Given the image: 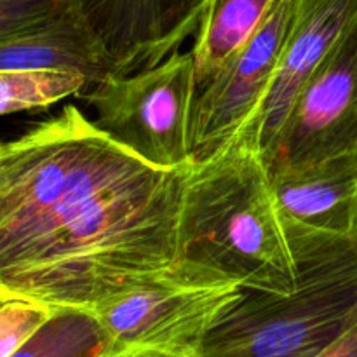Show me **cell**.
<instances>
[{
	"mask_svg": "<svg viewBox=\"0 0 357 357\" xmlns=\"http://www.w3.org/2000/svg\"><path fill=\"white\" fill-rule=\"evenodd\" d=\"M190 167L149 166L75 105L2 143L0 302L93 310L173 275Z\"/></svg>",
	"mask_w": 357,
	"mask_h": 357,
	"instance_id": "cell-1",
	"label": "cell"
},
{
	"mask_svg": "<svg viewBox=\"0 0 357 357\" xmlns=\"http://www.w3.org/2000/svg\"><path fill=\"white\" fill-rule=\"evenodd\" d=\"M174 272L199 284L236 282L243 289L279 295L296 288V265L255 124H246L218 152L192 164Z\"/></svg>",
	"mask_w": 357,
	"mask_h": 357,
	"instance_id": "cell-2",
	"label": "cell"
},
{
	"mask_svg": "<svg viewBox=\"0 0 357 357\" xmlns=\"http://www.w3.org/2000/svg\"><path fill=\"white\" fill-rule=\"evenodd\" d=\"M296 274L284 295L244 289L197 357H317L357 326V248Z\"/></svg>",
	"mask_w": 357,
	"mask_h": 357,
	"instance_id": "cell-3",
	"label": "cell"
},
{
	"mask_svg": "<svg viewBox=\"0 0 357 357\" xmlns=\"http://www.w3.org/2000/svg\"><path fill=\"white\" fill-rule=\"evenodd\" d=\"M197 96L194 54L188 51L153 68L107 77L79 98L94 108L93 124L101 135L149 166L176 171L195 162Z\"/></svg>",
	"mask_w": 357,
	"mask_h": 357,
	"instance_id": "cell-4",
	"label": "cell"
},
{
	"mask_svg": "<svg viewBox=\"0 0 357 357\" xmlns=\"http://www.w3.org/2000/svg\"><path fill=\"white\" fill-rule=\"evenodd\" d=\"M243 295L244 289L236 282L199 284L174 272L115 296L91 312L117 352L150 351L197 357L209 331Z\"/></svg>",
	"mask_w": 357,
	"mask_h": 357,
	"instance_id": "cell-5",
	"label": "cell"
},
{
	"mask_svg": "<svg viewBox=\"0 0 357 357\" xmlns=\"http://www.w3.org/2000/svg\"><path fill=\"white\" fill-rule=\"evenodd\" d=\"M357 153V16L293 101L261 152L268 173Z\"/></svg>",
	"mask_w": 357,
	"mask_h": 357,
	"instance_id": "cell-6",
	"label": "cell"
},
{
	"mask_svg": "<svg viewBox=\"0 0 357 357\" xmlns=\"http://www.w3.org/2000/svg\"><path fill=\"white\" fill-rule=\"evenodd\" d=\"M268 174L296 268L357 246V153Z\"/></svg>",
	"mask_w": 357,
	"mask_h": 357,
	"instance_id": "cell-7",
	"label": "cell"
},
{
	"mask_svg": "<svg viewBox=\"0 0 357 357\" xmlns=\"http://www.w3.org/2000/svg\"><path fill=\"white\" fill-rule=\"evenodd\" d=\"M300 3L302 0H274L257 33L199 91L194 112L195 160L218 152L246 124L258 128Z\"/></svg>",
	"mask_w": 357,
	"mask_h": 357,
	"instance_id": "cell-8",
	"label": "cell"
},
{
	"mask_svg": "<svg viewBox=\"0 0 357 357\" xmlns=\"http://www.w3.org/2000/svg\"><path fill=\"white\" fill-rule=\"evenodd\" d=\"M209 0H79L114 73L153 68L197 33Z\"/></svg>",
	"mask_w": 357,
	"mask_h": 357,
	"instance_id": "cell-9",
	"label": "cell"
},
{
	"mask_svg": "<svg viewBox=\"0 0 357 357\" xmlns=\"http://www.w3.org/2000/svg\"><path fill=\"white\" fill-rule=\"evenodd\" d=\"M356 16L357 0H302L279 59L274 84L258 119L261 152L278 135L303 84Z\"/></svg>",
	"mask_w": 357,
	"mask_h": 357,
	"instance_id": "cell-10",
	"label": "cell"
},
{
	"mask_svg": "<svg viewBox=\"0 0 357 357\" xmlns=\"http://www.w3.org/2000/svg\"><path fill=\"white\" fill-rule=\"evenodd\" d=\"M0 72H68L87 89L114 73L108 52L82 10L0 40Z\"/></svg>",
	"mask_w": 357,
	"mask_h": 357,
	"instance_id": "cell-11",
	"label": "cell"
},
{
	"mask_svg": "<svg viewBox=\"0 0 357 357\" xmlns=\"http://www.w3.org/2000/svg\"><path fill=\"white\" fill-rule=\"evenodd\" d=\"M272 3L274 0H209L190 49L199 89L250 42Z\"/></svg>",
	"mask_w": 357,
	"mask_h": 357,
	"instance_id": "cell-12",
	"label": "cell"
},
{
	"mask_svg": "<svg viewBox=\"0 0 357 357\" xmlns=\"http://www.w3.org/2000/svg\"><path fill=\"white\" fill-rule=\"evenodd\" d=\"M114 342L91 310L56 309L10 357H108Z\"/></svg>",
	"mask_w": 357,
	"mask_h": 357,
	"instance_id": "cell-13",
	"label": "cell"
},
{
	"mask_svg": "<svg viewBox=\"0 0 357 357\" xmlns=\"http://www.w3.org/2000/svg\"><path fill=\"white\" fill-rule=\"evenodd\" d=\"M86 89L87 79L79 73L0 72V115L42 110Z\"/></svg>",
	"mask_w": 357,
	"mask_h": 357,
	"instance_id": "cell-14",
	"label": "cell"
},
{
	"mask_svg": "<svg viewBox=\"0 0 357 357\" xmlns=\"http://www.w3.org/2000/svg\"><path fill=\"white\" fill-rule=\"evenodd\" d=\"M79 0H0V40L79 10Z\"/></svg>",
	"mask_w": 357,
	"mask_h": 357,
	"instance_id": "cell-15",
	"label": "cell"
},
{
	"mask_svg": "<svg viewBox=\"0 0 357 357\" xmlns=\"http://www.w3.org/2000/svg\"><path fill=\"white\" fill-rule=\"evenodd\" d=\"M54 310L26 300L0 302V357L13 356Z\"/></svg>",
	"mask_w": 357,
	"mask_h": 357,
	"instance_id": "cell-16",
	"label": "cell"
},
{
	"mask_svg": "<svg viewBox=\"0 0 357 357\" xmlns=\"http://www.w3.org/2000/svg\"><path fill=\"white\" fill-rule=\"evenodd\" d=\"M317 357H357V326Z\"/></svg>",
	"mask_w": 357,
	"mask_h": 357,
	"instance_id": "cell-17",
	"label": "cell"
},
{
	"mask_svg": "<svg viewBox=\"0 0 357 357\" xmlns=\"http://www.w3.org/2000/svg\"><path fill=\"white\" fill-rule=\"evenodd\" d=\"M108 357H181V356L160 354V352H150V351H124V352H115V354Z\"/></svg>",
	"mask_w": 357,
	"mask_h": 357,
	"instance_id": "cell-18",
	"label": "cell"
},
{
	"mask_svg": "<svg viewBox=\"0 0 357 357\" xmlns=\"http://www.w3.org/2000/svg\"><path fill=\"white\" fill-rule=\"evenodd\" d=\"M0 146H2V143H0Z\"/></svg>",
	"mask_w": 357,
	"mask_h": 357,
	"instance_id": "cell-19",
	"label": "cell"
}]
</instances>
